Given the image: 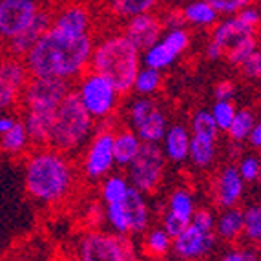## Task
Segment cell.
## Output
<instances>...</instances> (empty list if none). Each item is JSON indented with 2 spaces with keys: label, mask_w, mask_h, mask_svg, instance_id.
<instances>
[{
  "label": "cell",
  "mask_w": 261,
  "mask_h": 261,
  "mask_svg": "<svg viewBox=\"0 0 261 261\" xmlns=\"http://www.w3.org/2000/svg\"><path fill=\"white\" fill-rule=\"evenodd\" d=\"M256 49H257V39L243 44V46H240V48H236L234 51H230L228 55H225V59H226V62H228V64L236 66V68H240V66L248 59V55H250V53H254Z\"/></svg>",
  "instance_id": "obj_41"
},
{
  "label": "cell",
  "mask_w": 261,
  "mask_h": 261,
  "mask_svg": "<svg viewBox=\"0 0 261 261\" xmlns=\"http://www.w3.org/2000/svg\"><path fill=\"white\" fill-rule=\"evenodd\" d=\"M143 141L126 124H117L113 130V155H115V166L117 168H126L135 155L139 153Z\"/></svg>",
  "instance_id": "obj_22"
},
{
  "label": "cell",
  "mask_w": 261,
  "mask_h": 261,
  "mask_svg": "<svg viewBox=\"0 0 261 261\" xmlns=\"http://www.w3.org/2000/svg\"><path fill=\"white\" fill-rule=\"evenodd\" d=\"M238 172H240L241 179L245 183H256L259 179V168H261V157L254 155V153H243V155L238 159Z\"/></svg>",
  "instance_id": "obj_37"
},
{
  "label": "cell",
  "mask_w": 261,
  "mask_h": 261,
  "mask_svg": "<svg viewBox=\"0 0 261 261\" xmlns=\"http://www.w3.org/2000/svg\"><path fill=\"white\" fill-rule=\"evenodd\" d=\"M247 141L254 150H261V115L254 121V126L250 130V135H248Z\"/></svg>",
  "instance_id": "obj_47"
},
{
  "label": "cell",
  "mask_w": 261,
  "mask_h": 261,
  "mask_svg": "<svg viewBox=\"0 0 261 261\" xmlns=\"http://www.w3.org/2000/svg\"><path fill=\"white\" fill-rule=\"evenodd\" d=\"M143 53L124 37V33H110L93 46L90 70L102 75L115 86L122 97L130 95L135 75L141 70Z\"/></svg>",
  "instance_id": "obj_3"
},
{
  "label": "cell",
  "mask_w": 261,
  "mask_h": 261,
  "mask_svg": "<svg viewBox=\"0 0 261 261\" xmlns=\"http://www.w3.org/2000/svg\"><path fill=\"white\" fill-rule=\"evenodd\" d=\"M236 17L240 18L241 22H245V24H248V26H252L257 30V26L261 24V11L257 8H254L252 6H247V8H243L241 11H238L236 13Z\"/></svg>",
  "instance_id": "obj_44"
},
{
  "label": "cell",
  "mask_w": 261,
  "mask_h": 261,
  "mask_svg": "<svg viewBox=\"0 0 261 261\" xmlns=\"http://www.w3.org/2000/svg\"><path fill=\"white\" fill-rule=\"evenodd\" d=\"M39 11L37 0H0V35L4 42L28 30Z\"/></svg>",
  "instance_id": "obj_11"
},
{
  "label": "cell",
  "mask_w": 261,
  "mask_h": 261,
  "mask_svg": "<svg viewBox=\"0 0 261 261\" xmlns=\"http://www.w3.org/2000/svg\"><path fill=\"white\" fill-rule=\"evenodd\" d=\"M218 157V137L208 135H190V150H188V161L194 168L206 170L216 163Z\"/></svg>",
  "instance_id": "obj_23"
},
{
  "label": "cell",
  "mask_w": 261,
  "mask_h": 261,
  "mask_svg": "<svg viewBox=\"0 0 261 261\" xmlns=\"http://www.w3.org/2000/svg\"><path fill=\"white\" fill-rule=\"evenodd\" d=\"M157 6V0H108L110 13L115 18L128 20L137 15L150 13Z\"/></svg>",
  "instance_id": "obj_31"
},
{
  "label": "cell",
  "mask_w": 261,
  "mask_h": 261,
  "mask_svg": "<svg viewBox=\"0 0 261 261\" xmlns=\"http://www.w3.org/2000/svg\"><path fill=\"white\" fill-rule=\"evenodd\" d=\"M241 73L250 81H261V49L257 48L254 53L248 55V59L240 66Z\"/></svg>",
  "instance_id": "obj_39"
},
{
  "label": "cell",
  "mask_w": 261,
  "mask_h": 261,
  "mask_svg": "<svg viewBox=\"0 0 261 261\" xmlns=\"http://www.w3.org/2000/svg\"><path fill=\"white\" fill-rule=\"evenodd\" d=\"M192 225L199 226L203 230L214 232V226H216V216H214L212 210L208 208H196L194 216H192Z\"/></svg>",
  "instance_id": "obj_43"
},
{
  "label": "cell",
  "mask_w": 261,
  "mask_h": 261,
  "mask_svg": "<svg viewBox=\"0 0 261 261\" xmlns=\"http://www.w3.org/2000/svg\"><path fill=\"white\" fill-rule=\"evenodd\" d=\"M218 238L214 232L203 230L188 223L172 240V252L181 261H201L214 250Z\"/></svg>",
  "instance_id": "obj_12"
},
{
  "label": "cell",
  "mask_w": 261,
  "mask_h": 261,
  "mask_svg": "<svg viewBox=\"0 0 261 261\" xmlns=\"http://www.w3.org/2000/svg\"><path fill=\"white\" fill-rule=\"evenodd\" d=\"M51 20H53L51 11H49V9L40 8L37 18L33 20V24H31L28 30H24L20 35L13 37V39L6 40L4 42V53L6 55L17 57V59H24L26 53L35 46L37 40H39L40 37H42L44 33L51 28Z\"/></svg>",
  "instance_id": "obj_18"
},
{
  "label": "cell",
  "mask_w": 261,
  "mask_h": 261,
  "mask_svg": "<svg viewBox=\"0 0 261 261\" xmlns=\"http://www.w3.org/2000/svg\"><path fill=\"white\" fill-rule=\"evenodd\" d=\"M243 238L248 243H261V205H250L243 210Z\"/></svg>",
  "instance_id": "obj_34"
},
{
  "label": "cell",
  "mask_w": 261,
  "mask_h": 261,
  "mask_svg": "<svg viewBox=\"0 0 261 261\" xmlns=\"http://www.w3.org/2000/svg\"><path fill=\"white\" fill-rule=\"evenodd\" d=\"M95 128L97 121L88 113L71 88L57 108L49 146L71 157H77L95 134Z\"/></svg>",
  "instance_id": "obj_4"
},
{
  "label": "cell",
  "mask_w": 261,
  "mask_h": 261,
  "mask_svg": "<svg viewBox=\"0 0 261 261\" xmlns=\"http://www.w3.org/2000/svg\"><path fill=\"white\" fill-rule=\"evenodd\" d=\"M190 134L208 135V137H218L219 139V130H218V126H216V122H214L210 110H197V112L192 115Z\"/></svg>",
  "instance_id": "obj_36"
},
{
  "label": "cell",
  "mask_w": 261,
  "mask_h": 261,
  "mask_svg": "<svg viewBox=\"0 0 261 261\" xmlns=\"http://www.w3.org/2000/svg\"><path fill=\"white\" fill-rule=\"evenodd\" d=\"M30 77L22 59L11 55L0 59V113L18 110Z\"/></svg>",
  "instance_id": "obj_9"
},
{
  "label": "cell",
  "mask_w": 261,
  "mask_h": 261,
  "mask_svg": "<svg viewBox=\"0 0 261 261\" xmlns=\"http://www.w3.org/2000/svg\"><path fill=\"white\" fill-rule=\"evenodd\" d=\"M73 92L97 122L113 121L121 108L122 95L108 79L88 70L75 81Z\"/></svg>",
  "instance_id": "obj_7"
},
{
  "label": "cell",
  "mask_w": 261,
  "mask_h": 261,
  "mask_svg": "<svg viewBox=\"0 0 261 261\" xmlns=\"http://www.w3.org/2000/svg\"><path fill=\"white\" fill-rule=\"evenodd\" d=\"M143 252L152 259H163L172 252V238L163 226L148 228L143 238Z\"/></svg>",
  "instance_id": "obj_30"
},
{
  "label": "cell",
  "mask_w": 261,
  "mask_h": 261,
  "mask_svg": "<svg viewBox=\"0 0 261 261\" xmlns=\"http://www.w3.org/2000/svg\"><path fill=\"white\" fill-rule=\"evenodd\" d=\"M219 261H259V254L252 247H232Z\"/></svg>",
  "instance_id": "obj_40"
},
{
  "label": "cell",
  "mask_w": 261,
  "mask_h": 261,
  "mask_svg": "<svg viewBox=\"0 0 261 261\" xmlns=\"http://www.w3.org/2000/svg\"><path fill=\"white\" fill-rule=\"evenodd\" d=\"M31 148H33V144H31V139L22 119L15 122V126L11 130L0 135V153L11 157V159H17V157L24 159Z\"/></svg>",
  "instance_id": "obj_24"
},
{
  "label": "cell",
  "mask_w": 261,
  "mask_h": 261,
  "mask_svg": "<svg viewBox=\"0 0 261 261\" xmlns=\"http://www.w3.org/2000/svg\"><path fill=\"white\" fill-rule=\"evenodd\" d=\"M159 18H161L165 31L179 30V28H185V26H187V20H185L183 9H179V8L168 9V11H165V13H163Z\"/></svg>",
  "instance_id": "obj_42"
},
{
  "label": "cell",
  "mask_w": 261,
  "mask_h": 261,
  "mask_svg": "<svg viewBox=\"0 0 261 261\" xmlns=\"http://www.w3.org/2000/svg\"><path fill=\"white\" fill-rule=\"evenodd\" d=\"M71 88H73V84L62 81V79L30 77L26 88H24V93H22L20 106H59Z\"/></svg>",
  "instance_id": "obj_13"
},
{
  "label": "cell",
  "mask_w": 261,
  "mask_h": 261,
  "mask_svg": "<svg viewBox=\"0 0 261 261\" xmlns=\"http://www.w3.org/2000/svg\"><path fill=\"white\" fill-rule=\"evenodd\" d=\"M190 128L183 122H172L166 128L163 137V153L166 161L174 165H183L188 161V150H190Z\"/></svg>",
  "instance_id": "obj_21"
},
{
  "label": "cell",
  "mask_w": 261,
  "mask_h": 261,
  "mask_svg": "<svg viewBox=\"0 0 261 261\" xmlns=\"http://www.w3.org/2000/svg\"><path fill=\"white\" fill-rule=\"evenodd\" d=\"M206 2H208L219 15H226V17H232V15H236L243 8L254 4V0H206Z\"/></svg>",
  "instance_id": "obj_38"
},
{
  "label": "cell",
  "mask_w": 261,
  "mask_h": 261,
  "mask_svg": "<svg viewBox=\"0 0 261 261\" xmlns=\"http://www.w3.org/2000/svg\"><path fill=\"white\" fill-rule=\"evenodd\" d=\"M166 174V157L163 153L161 144L143 143L139 153L124 168V175L135 190L143 192L144 196H153Z\"/></svg>",
  "instance_id": "obj_8"
},
{
  "label": "cell",
  "mask_w": 261,
  "mask_h": 261,
  "mask_svg": "<svg viewBox=\"0 0 261 261\" xmlns=\"http://www.w3.org/2000/svg\"><path fill=\"white\" fill-rule=\"evenodd\" d=\"M163 31H165V28H163L161 18H159V15L153 13V11L128 18V20L124 22V28H122L124 37H126L141 53L146 51L150 46H153L157 40L161 39Z\"/></svg>",
  "instance_id": "obj_16"
},
{
  "label": "cell",
  "mask_w": 261,
  "mask_h": 261,
  "mask_svg": "<svg viewBox=\"0 0 261 261\" xmlns=\"http://www.w3.org/2000/svg\"><path fill=\"white\" fill-rule=\"evenodd\" d=\"M119 122L106 121L97 122L95 134L88 144L79 153V174L86 183L99 185L106 175L115 168V155H113V130Z\"/></svg>",
  "instance_id": "obj_6"
},
{
  "label": "cell",
  "mask_w": 261,
  "mask_h": 261,
  "mask_svg": "<svg viewBox=\"0 0 261 261\" xmlns=\"http://www.w3.org/2000/svg\"><path fill=\"white\" fill-rule=\"evenodd\" d=\"M236 112H238V108H236L234 100H214L212 108H210L212 119L219 132L228 130V126H230L232 121H234Z\"/></svg>",
  "instance_id": "obj_35"
},
{
  "label": "cell",
  "mask_w": 261,
  "mask_h": 261,
  "mask_svg": "<svg viewBox=\"0 0 261 261\" xmlns=\"http://www.w3.org/2000/svg\"><path fill=\"white\" fill-rule=\"evenodd\" d=\"M254 121H256V115H254L252 110H248V108L238 110L232 124L228 126V130L225 132V134L228 135L230 143H238V144L245 143V141L248 139V135H250Z\"/></svg>",
  "instance_id": "obj_33"
},
{
  "label": "cell",
  "mask_w": 261,
  "mask_h": 261,
  "mask_svg": "<svg viewBox=\"0 0 261 261\" xmlns=\"http://www.w3.org/2000/svg\"><path fill=\"white\" fill-rule=\"evenodd\" d=\"M183 15L187 24L197 28H214L219 20V13L206 0H194L183 8Z\"/></svg>",
  "instance_id": "obj_29"
},
{
  "label": "cell",
  "mask_w": 261,
  "mask_h": 261,
  "mask_svg": "<svg viewBox=\"0 0 261 261\" xmlns=\"http://www.w3.org/2000/svg\"><path fill=\"white\" fill-rule=\"evenodd\" d=\"M73 157L51 146L31 148L24 157V190L40 206H61L70 201L79 185Z\"/></svg>",
  "instance_id": "obj_1"
},
{
  "label": "cell",
  "mask_w": 261,
  "mask_h": 261,
  "mask_svg": "<svg viewBox=\"0 0 261 261\" xmlns=\"http://www.w3.org/2000/svg\"><path fill=\"white\" fill-rule=\"evenodd\" d=\"M20 119V113L18 112H6V113H0V135L6 134L8 130L15 126V122Z\"/></svg>",
  "instance_id": "obj_46"
},
{
  "label": "cell",
  "mask_w": 261,
  "mask_h": 261,
  "mask_svg": "<svg viewBox=\"0 0 261 261\" xmlns=\"http://www.w3.org/2000/svg\"><path fill=\"white\" fill-rule=\"evenodd\" d=\"M93 46V35L70 37L49 28L22 61L31 77L62 79L73 84L90 70Z\"/></svg>",
  "instance_id": "obj_2"
},
{
  "label": "cell",
  "mask_w": 261,
  "mask_h": 261,
  "mask_svg": "<svg viewBox=\"0 0 261 261\" xmlns=\"http://www.w3.org/2000/svg\"><path fill=\"white\" fill-rule=\"evenodd\" d=\"M57 108L59 106H39V105L20 106L18 108L20 119L24 122V126H26L33 148L49 146Z\"/></svg>",
  "instance_id": "obj_15"
},
{
  "label": "cell",
  "mask_w": 261,
  "mask_h": 261,
  "mask_svg": "<svg viewBox=\"0 0 261 261\" xmlns=\"http://www.w3.org/2000/svg\"><path fill=\"white\" fill-rule=\"evenodd\" d=\"M206 57H208L210 61H219V59H225V53H223V49L219 48L218 44H214L210 40L208 46H206Z\"/></svg>",
  "instance_id": "obj_48"
},
{
  "label": "cell",
  "mask_w": 261,
  "mask_h": 261,
  "mask_svg": "<svg viewBox=\"0 0 261 261\" xmlns=\"http://www.w3.org/2000/svg\"><path fill=\"white\" fill-rule=\"evenodd\" d=\"M166 128H168V117L166 113L161 110V106L153 108L152 112L143 119V121L137 124L132 130L139 135V139L143 143H150V144H161L163 137L166 134Z\"/></svg>",
  "instance_id": "obj_26"
},
{
  "label": "cell",
  "mask_w": 261,
  "mask_h": 261,
  "mask_svg": "<svg viewBox=\"0 0 261 261\" xmlns=\"http://www.w3.org/2000/svg\"><path fill=\"white\" fill-rule=\"evenodd\" d=\"M257 181H259V183H261V168H259V179H257Z\"/></svg>",
  "instance_id": "obj_49"
},
{
  "label": "cell",
  "mask_w": 261,
  "mask_h": 261,
  "mask_svg": "<svg viewBox=\"0 0 261 261\" xmlns=\"http://www.w3.org/2000/svg\"><path fill=\"white\" fill-rule=\"evenodd\" d=\"M245 181L241 179L236 165H225L214 174L210 194L218 208H234L240 205L245 194Z\"/></svg>",
  "instance_id": "obj_14"
},
{
  "label": "cell",
  "mask_w": 261,
  "mask_h": 261,
  "mask_svg": "<svg viewBox=\"0 0 261 261\" xmlns=\"http://www.w3.org/2000/svg\"><path fill=\"white\" fill-rule=\"evenodd\" d=\"M188 46H190V35L185 28L170 30L163 33V37L153 46L143 51L141 62H143V66L163 71L174 64L179 59V55L187 51Z\"/></svg>",
  "instance_id": "obj_10"
},
{
  "label": "cell",
  "mask_w": 261,
  "mask_h": 261,
  "mask_svg": "<svg viewBox=\"0 0 261 261\" xmlns=\"http://www.w3.org/2000/svg\"><path fill=\"white\" fill-rule=\"evenodd\" d=\"M122 206L126 212L128 225H130V236H141L150 228L152 212H150L148 199L143 192L130 187L126 197L122 199Z\"/></svg>",
  "instance_id": "obj_20"
},
{
  "label": "cell",
  "mask_w": 261,
  "mask_h": 261,
  "mask_svg": "<svg viewBox=\"0 0 261 261\" xmlns=\"http://www.w3.org/2000/svg\"><path fill=\"white\" fill-rule=\"evenodd\" d=\"M139 250L130 236H119L102 228H90L79 236L73 261H135Z\"/></svg>",
  "instance_id": "obj_5"
},
{
  "label": "cell",
  "mask_w": 261,
  "mask_h": 261,
  "mask_svg": "<svg viewBox=\"0 0 261 261\" xmlns=\"http://www.w3.org/2000/svg\"><path fill=\"white\" fill-rule=\"evenodd\" d=\"M51 28L70 37L92 35V15L81 4H70L53 13Z\"/></svg>",
  "instance_id": "obj_19"
},
{
  "label": "cell",
  "mask_w": 261,
  "mask_h": 261,
  "mask_svg": "<svg viewBox=\"0 0 261 261\" xmlns=\"http://www.w3.org/2000/svg\"><path fill=\"white\" fill-rule=\"evenodd\" d=\"M256 28L248 26V24L241 22L236 15H232L230 18L218 20V24L212 28L210 40L214 44H218L225 55H228L236 48H240V46L250 42V40H256Z\"/></svg>",
  "instance_id": "obj_17"
},
{
  "label": "cell",
  "mask_w": 261,
  "mask_h": 261,
  "mask_svg": "<svg viewBox=\"0 0 261 261\" xmlns=\"http://www.w3.org/2000/svg\"><path fill=\"white\" fill-rule=\"evenodd\" d=\"M216 238L226 243H236L243 238V210L234 206V208H223L221 214L216 218L214 226Z\"/></svg>",
  "instance_id": "obj_25"
},
{
  "label": "cell",
  "mask_w": 261,
  "mask_h": 261,
  "mask_svg": "<svg viewBox=\"0 0 261 261\" xmlns=\"http://www.w3.org/2000/svg\"><path fill=\"white\" fill-rule=\"evenodd\" d=\"M130 181L124 174H110L106 175L99 183V197L105 205H112V203H121L126 197L128 190H130Z\"/></svg>",
  "instance_id": "obj_28"
},
{
  "label": "cell",
  "mask_w": 261,
  "mask_h": 261,
  "mask_svg": "<svg viewBox=\"0 0 261 261\" xmlns=\"http://www.w3.org/2000/svg\"><path fill=\"white\" fill-rule=\"evenodd\" d=\"M236 93V84L230 81H219L214 86V99L216 100H232Z\"/></svg>",
  "instance_id": "obj_45"
},
{
  "label": "cell",
  "mask_w": 261,
  "mask_h": 261,
  "mask_svg": "<svg viewBox=\"0 0 261 261\" xmlns=\"http://www.w3.org/2000/svg\"><path fill=\"white\" fill-rule=\"evenodd\" d=\"M163 86V75L159 70H153L148 66H141V70L137 71L132 86V92L135 95L141 97H153Z\"/></svg>",
  "instance_id": "obj_32"
},
{
  "label": "cell",
  "mask_w": 261,
  "mask_h": 261,
  "mask_svg": "<svg viewBox=\"0 0 261 261\" xmlns=\"http://www.w3.org/2000/svg\"><path fill=\"white\" fill-rule=\"evenodd\" d=\"M196 208L197 206H196V199H194V194L188 188L177 187L170 192L165 212L177 218L179 221H183L185 225H188L192 221V216H194Z\"/></svg>",
  "instance_id": "obj_27"
}]
</instances>
